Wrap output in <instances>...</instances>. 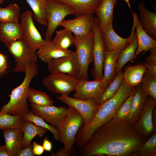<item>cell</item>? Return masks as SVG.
I'll return each mask as SVG.
<instances>
[{
    "label": "cell",
    "instance_id": "11",
    "mask_svg": "<svg viewBox=\"0 0 156 156\" xmlns=\"http://www.w3.org/2000/svg\"><path fill=\"white\" fill-rule=\"evenodd\" d=\"M33 13L29 11L23 12L20 16V23L23 39L30 47L37 50L43 45V39L33 21Z\"/></svg>",
    "mask_w": 156,
    "mask_h": 156
},
{
    "label": "cell",
    "instance_id": "26",
    "mask_svg": "<svg viewBox=\"0 0 156 156\" xmlns=\"http://www.w3.org/2000/svg\"><path fill=\"white\" fill-rule=\"evenodd\" d=\"M137 34L138 46L135 53L134 59H136L140 53L144 54L151 48L156 47V41L149 36L144 30L140 24L138 18L135 25Z\"/></svg>",
    "mask_w": 156,
    "mask_h": 156
},
{
    "label": "cell",
    "instance_id": "36",
    "mask_svg": "<svg viewBox=\"0 0 156 156\" xmlns=\"http://www.w3.org/2000/svg\"><path fill=\"white\" fill-rule=\"evenodd\" d=\"M134 89L131 94L126 99L111 120L118 123L127 122L130 113L132 102L134 92Z\"/></svg>",
    "mask_w": 156,
    "mask_h": 156
},
{
    "label": "cell",
    "instance_id": "45",
    "mask_svg": "<svg viewBox=\"0 0 156 156\" xmlns=\"http://www.w3.org/2000/svg\"><path fill=\"white\" fill-rule=\"evenodd\" d=\"M0 156H9L5 145L0 146Z\"/></svg>",
    "mask_w": 156,
    "mask_h": 156
},
{
    "label": "cell",
    "instance_id": "37",
    "mask_svg": "<svg viewBox=\"0 0 156 156\" xmlns=\"http://www.w3.org/2000/svg\"><path fill=\"white\" fill-rule=\"evenodd\" d=\"M20 12V8L16 3L10 4L6 8H0V22L18 21Z\"/></svg>",
    "mask_w": 156,
    "mask_h": 156
},
{
    "label": "cell",
    "instance_id": "14",
    "mask_svg": "<svg viewBox=\"0 0 156 156\" xmlns=\"http://www.w3.org/2000/svg\"><path fill=\"white\" fill-rule=\"evenodd\" d=\"M30 106L35 114L57 129L68 111V108L64 106L57 107L53 105L40 106L32 104Z\"/></svg>",
    "mask_w": 156,
    "mask_h": 156
},
{
    "label": "cell",
    "instance_id": "35",
    "mask_svg": "<svg viewBox=\"0 0 156 156\" xmlns=\"http://www.w3.org/2000/svg\"><path fill=\"white\" fill-rule=\"evenodd\" d=\"M55 31V36L52 41L60 47L67 49L74 45V36L70 30L64 28L62 29Z\"/></svg>",
    "mask_w": 156,
    "mask_h": 156
},
{
    "label": "cell",
    "instance_id": "42",
    "mask_svg": "<svg viewBox=\"0 0 156 156\" xmlns=\"http://www.w3.org/2000/svg\"><path fill=\"white\" fill-rule=\"evenodd\" d=\"M33 151L32 144L31 143L27 145L21 150L17 156H34Z\"/></svg>",
    "mask_w": 156,
    "mask_h": 156
},
{
    "label": "cell",
    "instance_id": "39",
    "mask_svg": "<svg viewBox=\"0 0 156 156\" xmlns=\"http://www.w3.org/2000/svg\"><path fill=\"white\" fill-rule=\"evenodd\" d=\"M141 84L148 96L156 100V77L146 69L143 76Z\"/></svg>",
    "mask_w": 156,
    "mask_h": 156
},
{
    "label": "cell",
    "instance_id": "16",
    "mask_svg": "<svg viewBox=\"0 0 156 156\" xmlns=\"http://www.w3.org/2000/svg\"><path fill=\"white\" fill-rule=\"evenodd\" d=\"M47 64L50 73L55 71L66 74L77 79L79 66L75 52L68 56L52 59Z\"/></svg>",
    "mask_w": 156,
    "mask_h": 156
},
{
    "label": "cell",
    "instance_id": "31",
    "mask_svg": "<svg viewBox=\"0 0 156 156\" xmlns=\"http://www.w3.org/2000/svg\"><path fill=\"white\" fill-rule=\"evenodd\" d=\"M25 120L23 116L0 113V129L21 128Z\"/></svg>",
    "mask_w": 156,
    "mask_h": 156
},
{
    "label": "cell",
    "instance_id": "6",
    "mask_svg": "<svg viewBox=\"0 0 156 156\" xmlns=\"http://www.w3.org/2000/svg\"><path fill=\"white\" fill-rule=\"evenodd\" d=\"M46 16L47 28L45 34L46 40H52L55 30L65 17L75 15L74 10L68 4L54 0H46Z\"/></svg>",
    "mask_w": 156,
    "mask_h": 156
},
{
    "label": "cell",
    "instance_id": "21",
    "mask_svg": "<svg viewBox=\"0 0 156 156\" xmlns=\"http://www.w3.org/2000/svg\"><path fill=\"white\" fill-rule=\"evenodd\" d=\"M23 39L18 21L0 22V41L8 48L14 42Z\"/></svg>",
    "mask_w": 156,
    "mask_h": 156
},
{
    "label": "cell",
    "instance_id": "24",
    "mask_svg": "<svg viewBox=\"0 0 156 156\" xmlns=\"http://www.w3.org/2000/svg\"><path fill=\"white\" fill-rule=\"evenodd\" d=\"M122 50L105 51L103 63L104 73L102 79L110 83L116 75V67L118 57Z\"/></svg>",
    "mask_w": 156,
    "mask_h": 156
},
{
    "label": "cell",
    "instance_id": "9",
    "mask_svg": "<svg viewBox=\"0 0 156 156\" xmlns=\"http://www.w3.org/2000/svg\"><path fill=\"white\" fill-rule=\"evenodd\" d=\"M133 21L131 34L126 38L118 35L113 27V20H111L101 33L102 38L105 51L115 50L122 51L131 43L134 36V30L138 18L136 13H132Z\"/></svg>",
    "mask_w": 156,
    "mask_h": 156
},
{
    "label": "cell",
    "instance_id": "25",
    "mask_svg": "<svg viewBox=\"0 0 156 156\" xmlns=\"http://www.w3.org/2000/svg\"><path fill=\"white\" fill-rule=\"evenodd\" d=\"M118 0H102L95 13L98 19L101 33L114 18L113 10Z\"/></svg>",
    "mask_w": 156,
    "mask_h": 156
},
{
    "label": "cell",
    "instance_id": "5",
    "mask_svg": "<svg viewBox=\"0 0 156 156\" xmlns=\"http://www.w3.org/2000/svg\"><path fill=\"white\" fill-rule=\"evenodd\" d=\"M93 31L87 35H74V45L79 66L77 79L79 81L88 80V66L93 61Z\"/></svg>",
    "mask_w": 156,
    "mask_h": 156
},
{
    "label": "cell",
    "instance_id": "30",
    "mask_svg": "<svg viewBox=\"0 0 156 156\" xmlns=\"http://www.w3.org/2000/svg\"><path fill=\"white\" fill-rule=\"evenodd\" d=\"M31 9L34 19L41 25L47 26L46 0H26Z\"/></svg>",
    "mask_w": 156,
    "mask_h": 156
},
{
    "label": "cell",
    "instance_id": "7",
    "mask_svg": "<svg viewBox=\"0 0 156 156\" xmlns=\"http://www.w3.org/2000/svg\"><path fill=\"white\" fill-rule=\"evenodd\" d=\"M8 49L15 63L14 72L25 73L29 64L36 63L38 57L36 50L29 46L23 39L14 42Z\"/></svg>",
    "mask_w": 156,
    "mask_h": 156
},
{
    "label": "cell",
    "instance_id": "15",
    "mask_svg": "<svg viewBox=\"0 0 156 156\" xmlns=\"http://www.w3.org/2000/svg\"><path fill=\"white\" fill-rule=\"evenodd\" d=\"M56 98L75 109L83 118V125L87 124L99 105L97 101L93 99L83 100L65 95H61Z\"/></svg>",
    "mask_w": 156,
    "mask_h": 156
},
{
    "label": "cell",
    "instance_id": "20",
    "mask_svg": "<svg viewBox=\"0 0 156 156\" xmlns=\"http://www.w3.org/2000/svg\"><path fill=\"white\" fill-rule=\"evenodd\" d=\"M6 151L9 156H17L23 148V134L21 128L3 130Z\"/></svg>",
    "mask_w": 156,
    "mask_h": 156
},
{
    "label": "cell",
    "instance_id": "44",
    "mask_svg": "<svg viewBox=\"0 0 156 156\" xmlns=\"http://www.w3.org/2000/svg\"><path fill=\"white\" fill-rule=\"evenodd\" d=\"M42 146L44 150L51 152L52 148V145L51 142L49 141L47 137H45L43 141Z\"/></svg>",
    "mask_w": 156,
    "mask_h": 156
},
{
    "label": "cell",
    "instance_id": "23",
    "mask_svg": "<svg viewBox=\"0 0 156 156\" xmlns=\"http://www.w3.org/2000/svg\"><path fill=\"white\" fill-rule=\"evenodd\" d=\"M66 3L75 10L77 17L84 14L95 13L102 0H54Z\"/></svg>",
    "mask_w": 156,
    "mask_h": 156
},
{
    "label": "cell",
    "instance_id": "41",
    "mask_svg": "<svg viewBox=\"0 0 156 156\" xmlns=\"http://www.w3.org/2000/svg\"><path fill=\"white\" fill-rule=\"evenodd\" d=\"M9 66L7 56L0 51V77L3 76L7 73Z\"/></svg>",
    "mask_w": 156,
    "mask_h": 156
},
{
    "label": "cell",
    "instance_id": "4",
    "mask_svg": "<svg viewBox=\"0 0 156 156\" xmlns=\"http://www.w3.org/2000/svg\"><path fill=\"white\" fill-rule=\"evenodd\" d=\"M68 113L59 126L58 141L64 144V147L56 152L55 155L69 156L75 143L76 135L83 124V120L80 114L73 107L68 106Z\"/></svg>",
    "mask_w": 156,
    "mask_h": 156
},
{
    "label": "cell",
    "instance_id": "8",
    "mask_svg": "<svg viewBox=\"0 0 156 156\" xmlns=\"http://www.w3.org/2000/svg\"><path fill=\"white\" fill-rule=\"evenodd\" d=\"M42 81L43 86L52 93L68 95L75 91L79 81L68 74L52 72Z\"/></svg>",
    "mask_w": 156,
    "mask_h": 156
},
{
    "label": "cell",
    "instance_id": "18",
    "mask_svg": "<svg viewBox=\"0 0 156 156\" xmlns=\"http://www.w3.org/2000/svg\"><path fill=\"white\" fill-rule=\"evenodd\" d=\"M38 50V57L47 63L52 59L69 55L73 52L69 49L62 48L52 40L45 39L43 45Z\"/></svg>",
    "mask_w": 156,
    "mask_h": 156
},
{
    "label": "cell",
    "instance_id": "19",
    "mask_svg": "<svg viewBox=\"0 0 156 156\" xmlns=\"http://www.w3.org/2000/svg\"><path fill=\"white\" fill-rule=\"evenodd\" d=\"M148 97L141 83L134 87L131 112L127 122L134 125L138 121Z\"/></svg>",
    "mask_w": 156,
    "mask_h": 156
},
{
    "label": "cell",
    "instance_id": "28",
    "mask_svg": "<svg viewBox=\"0 0 156 156\" xmlns=\"http://www.w3.org/2000/svg\"><path fill=\"white\" fill-rule=\"evenodd\" d=\"M146 69L142 63L127 67L123 72V79L129 86L135 87L141 83Z\"/></svg>",
    "mask_w": 156,
    "mask_h": 156
},
{
    "label": "cell",
    "instance_id": "46",
    "mask_svg": "<svg viewBox=\"0 0 156 156\" xmlns=\"http://www.w3.org/2000/svg\"><path fill=\"white\" fill-rule=\"evenodd\" d=\"M123 0L125 1L127 3L128 6L130 8V9L131 11L132 12V10H131V6L130 4V3L129 0Z\"/></svg>",
    "mask_w": 156,
    "mask_h": 156
},
{
    "label": "cell",
    "instance_id": "27",
    "mask_svg": "<svg viewBox=\"0 0 156 156\" xmlns=\"http://www.w3.org/2000/svg\"><path fill=\"white\" fill-rule=\"evenodd\" d=\"M21 129L23 134V148L31 144L32 140L36 136H38L40 137L44 136L48 130L30 121L26 120H25Z\"/></svg>",
    "mask_w": 156,
    "mask_h": 156
},
{
    "label": "cell",
    "instance_id": "12",
    "mask_svg": "<svg viewBox=\"0 0 156 156\" xmlns=\"http://www.w3.org/2000/svg\"><path fill=\"white\" fill-rule=\"evenodd\" d=\"M93 67L92 76L94 79H102L103 77V63L105 50L98 18H95L94 27Z\"/></svg>",
    "mask_w": 156,
    "mask_h": 156
},
{
    "label": "cell",
    "instance_id": "1",
    "mask_svg": "<svg viewBox=\"0 0 156 156\" xmlns=\"http://www.w3.org/2000/svg\"><path fill=\"white\" fill-rule=\"evenodd\" d=\"M148 139L133 125L111 120L95 130L78 150L85 156H130Z\"/></svg>",
    "mask_w": 156,
    "mask_h": 156
},
{
    "label": "cell",
    "instance_id": "29",
    "mask_svg": "<svg viewBox=\"0 0 156 156\" xmlns=\"http://www.w3.org/2000/svg\"><path fill=\"white\" fill-rule=\"evenodd\" d=\"M138 46L137 37L136 32H134L133 38L130 44L119 55L116 62V72L117 74L128 61L134 59L135 52Z\"/></svg>",
    "mask_w": 156,
    "mask_h": 156
},
{
    "label": "cell",
    "instance_id": "22",
    "mask_svg": "<svg viewBox=\"0 0 156 156\" xmlns=\"http://www.w3.org/2000/svg\"><path fill=\"white\" fill-rule=\"evenodd\" d=\"M138 9L140 13V24L144 30L151 38L156 40V13L147 10L142 0Z\"/></svg>",
    "mask_w": 156,
    "mask_h": 156
},
{
    "label": "cell",
    "instance_id": "43",
    "mask_svg": "<svg viewBox=\"0 0 156 156\" xmlns=\"http://www.w3.org/2000/svg\"><path fill=\"white\" fill-rule=\"evenodd\" d=\"M33 147V151L35 155H40L44 153V149L42 146L36 141H34L32 144Z\"/></svg>",
    "mask_w": 156,
    "mask_h": 156
},
{
    "label": "cell",
    "instance_id": "17",
    "mask_svg": "<svg viewBox=\"0 0 156 156\" xmlns=\"http://www.w3.org/2000/svg\"><path fill=\"white\" fill-rule=\"evenodd\" d=\"M76 17L72 19L64 20L60 26L69 30L76 36L87 35L93 31L95 18L92 13Z\"/></svg>",
    "mask_w": 156,
    "mask_h": 156
},
{
    "label": "cell",
    "instance_id": "13",
    "mask_svg": "<svg viewBox=\"0 0 156 156\" xmlns=\"http://www.w3.org/2000/svg\"><path fill=\"white\" fill-rule=\"evenodd\" d=\"M156 105V100L148 96L139 120L134 125L138 133L147 139L156 132L153 122V112Z\"/></svg>",
    "mask_w": 156,
    "mask_h": 156
},
{
    "label": "cell",
    "instance_id": "40",
    "mask_svg": "<svg viewBox=\"0 0 156 156\" xmlns=\"http://www.w3.org/2000/svg\"><path fill=\"white\" fill-rule=\"evenodd\" d=\"M149 51L150 54L142 64L151 74L156 77V47L151 48Z\"/></svg>",
    "mask_w": 156,
    "mask_h": 156
},
{
    "label": "cell",
    "instance_id": "32",
    "mask_svg": "<svg viewBox=\"0 0 156 156\" xmlns=\"http://www.w3.org/2000/svg\"><path fill=\"white\" fill-rule=\"evenodd\" d=\"M27 100L30 104L40 106L51 105L53 103V100L45 92L32 87H29V89Z\"/></svg>",
    "mask_w": 156,
    "mask_h": 156
},
{
    "label": "cell",
    "instance_id": "33",
    "mask_svg": "<svg viewBox=\"0 0 156 156\" xmlns=\"http://www.w3.org/2000/svg\"><path fill=\"white\" fill-rule=\"evenodd\" d=\"M156 153V133L155 132L131 156H154Z\"/></svg>",
    "mask_w": 156,
    "mask_h": 156
},
{
    "label": "cell",
    "instance_id": "3",
    "mask_svg": "<svg viewBox=\"0 0 156 156\" xmlns=\"http://www.w3.org/2000/svg\"><path fill=\"white\" fill-rule=\"evenodd\" d=\"M38 72V66L36 63L30 64L27 66L23 80L12 90L9 101L1 108L0 113L24 116L29 112L30 110L27 101L28 91L32 79Z\"/></svg>",
    "mask_w": 156,
    "mask_h": 156
},
{
    "label": "cell",
    "instance_id": "34",
    "mask_svg": "<svg viewBox=\"0 0 156 156\" xmlns=\"http://www.w3.org/2000/svg\"><path fill=\"white\" fill-rule=\"evenodd\" d=\"M123 79V72L121 70L118 73L113 80L101 95L99 101V105L111 98L117 93Z\"/></svg>",
    "mask_w": 156,
    "mask_h": 156
},
{
    "label": "cell",
    "instance_id": "38",
    "mask_svg": "<svg viewBox=\"0 0 156 156\" xmlns=\"http://www.w3.org/2000/svg\"><path fill=\"white\" fill-rule=\"evenodd\" d=\"M24 116L25 120L30 121L50 131L53 134L54 139L56 141L58 140L60 133L58 130L48 124L41 117L35 114L32 111H30Z\"/></svg>",
    "mask_w": 156,
    "mask_h": 156
},
{
    "label": "cell",
    "instance_id": "10",
    "mask_svg": "<svg viewBox=\"0 0 156 156\" xmlns=\"http://www.w3.org/2000/svg\"><path fill=\"white\" fill-rule=\"evenodd\" d=\"M109 84L103 79L91 81H79L73 97L83 100L93 99L99 103L101 96Z\"/></svg>",
    "mask_w": 156,
    "mask_h": 156
},
{
    "label": "cell",
    "instance_id": "47",
    "mask_svg": "<svg viewBox=\"0 0 156 156\" xmlns=\"http://www.w3.org/2000/svg\"><path fill=\"white\" fill-rule=\"evenodd\" d=\"M4 1V0H0V4L2 3Z\"/></svg>",
    "mask_w": 156,
    "mask_h": 156
},
{
    "label": "cell",
    "instance_id": "2",
    "mask_svg": "<svg viewBox=\"0 0 156 156\" xmlns=\"http://www.w3.org/2000/svg\"><path fill=\"white\" fill-rule=\"evenodd\" d=\"M134 88L127 85L123 79L117 93L99 105L87 124L83 125L79 129L75 140V143L78 148L84 144L98 128L112 120Z\"/></svg>",
    "mask_w": 156,
    "mask_h": 156
}]
</instances>
